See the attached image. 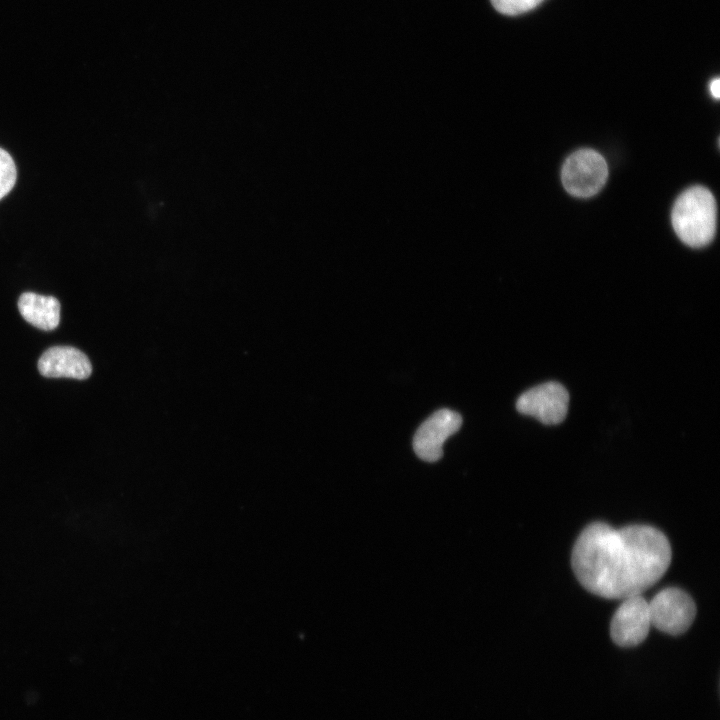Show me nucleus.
Returning <instances> with one entry per match:
<instances>
[{
	"mask_svg": "<svg viewBox=\"0 0 720 720\" xmlns=\"http://www.w3.org/2000/svg\"><path fill=\"white\" fill-rule=\"evenodd\" d=\"M671 547L667 537L648 525L615 529L594 522L583 529L571 554L580 584L606 599L640 595L667 571Z\"/></svg>",
	"mask_w": 720,
	"mask_h": 720,
	"instance_id": "1",
	"label": "nucleus"
},
{
	"mask_svg": "<svg viewBox=\"0 0 720 720\" xmlns=\"http://www.w3.org/2000/svg\"><path fill=\"white\" fill-rule=\"evenodd\" d=\"M673 228L682 242L693 248L709 244L716 231V202L705 187L693 186L676 200Z\"/></svg>",
	"mask_w": 720,
	"mask_h": 720,
	"instance_id": "2",
	"label": "nucleus"
},
{
	"mask_svg": "<svg viewBox=\"0 0 720 720\" xmlns=\"http://www.w3.org/2000/svg\"><path fill=\"white\" fill-rule=\"evenodd\" d=\"M607 176L605 159L592 149H581L571 154L561 173L566 191L580 198L595 195L604 186Z\"/></svg>",
	"mask_w": 720,
	"mask_h": 720,
	"instance_id": "3",
	"label": "nucleus"
},
{
	"mask_svg": "<svg viewBox=\"0 0 720 720\" xmlns=\"http://www.w3.org/2000/svg\"><path fill=\"white\" fill-rule=\"evenodd\" d=\"M651 626L679 635L688 630L696 616V605L689 594L677 587L659 591L649 602Z\"/></svg>",
	"mask_w": 720,
	"mask_h": 720,
	"instance_id": "4",
	"label": "nucleus"
},
{
	"mask_svg": "<svg viewBox=\"0 0 720 720\" xmlns=\"http://www.w3.org/2000/svg\"><path fill=\"white\" fill-rule=\"evenodd\" d=\"M569 394L558 382H547L524 392L516 402V409L546 425L561 423L568 411Z\"/></svg>",
	"mask_w": 720,
	"mask_h": 720,
	"instance_id": "5",
	"label": "nucleus"
},
{
	"mask_svg": "<svg viewBox=\"0 0 720 720\" xmlns=\"http://www.w3.org/2000/svg\"><path fill=\"white\" fill-rule=\"evenodd\" d=\"M651 627L648 601L640 594L624 598L610 624V636L620 647H634L648 636Z\"/></svg>",
	"mask_w": 720,
	"mask_h": 720,
	"instance_id": "6",
	"label": "nucleus"
},
{
	"mask_svg": "<svg viewBox=\"0 0 720 720\" xmlns=\"http://www.w3.org/2000/svg\"><path fill=\"white\" fill-rule=\"evenodd\" d=\"M462 425V417L455 411L440 409L429 416L417 429L413 438L416 455L426 462H436L443 455V444Z\"/></svg>",
	"mask_w": 720,
	"mask_h": 720,
	"instance_id": "7",
	"label": "nucleus"
},
{
	"mask_svg": "<svg viewBox=\"0 0 720 720\" xmlns=\"http://www.w3.org/2000/svg\"><path fill=\"white\" fill-rule=\"evenodd\" d=\"M38 370L44 377L83 380L91 375L92 365L88 357L79 349L71 346H54L41 355Z\"/></svg>",
	"mask_w": 720,
	"mask_h": 720,
	"instance_id": "8",
	"label": "nucleus"
},
{
	"mask_svg": "<svg viewBox=\"0 0 720 720\" xmlns=\"http://www.w3.org/2000/svg\"><path fill=\"white\" fill-rule=\"evenodd\" d=\"M60 308V303L55 297L33 292L21 294L18 300V309L22 317L31 325L45 331L53 330L58 326Z\"/></svg>",
	"mask_w": 720,
	"mask_h": 720,
	"instance_id": "9",
	"label": "nucleus"
},
{
	"mask_svg": "<svg viewBox=\"0 0 720 720\" xmlns=\"http://www.w3.org/2000/svg\"><path fill=\"white\" fill-rule=\"evenodd\" d=\"M17 178L16 166L11 155L0 148V200L14 187Z\"/></svg>",
	"mask_w": 720,
	"mask_h": 720,
	"instance_id": "10",
	"label": "nucleus"
},
{
	"mask_svg": "<svg viewBox=\"0 0 720 720\" xmlns=\"http://www.w3.org/2000/svg\"><path fill=\"white\" fill-rule=\"evenodd\" d=\"M544 0H491L493 7L505 15H518L525 13Z\"/></svg>",
	"mask_w": 720,
	"mask_h": 720,
	"instance_id": "11",
	"label": "nucleus"
},
{
	"mask_svg": "<svg viewBox=\"0 0 720 720\" xmlns=\"http://www.w3.org/2000/svg\"><path fill=\"white\" fill-rule=\"evenodd\" d=\"M710 91L714 98L718 99L720 96V79L716 78L710 83Z\"/></svg>",
	"mask_w": 720,
	"mask_h": 720,
	"instance_id": "12",
	"label": "nucleus"
}]
</instances>
